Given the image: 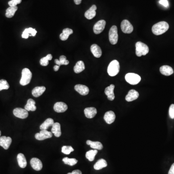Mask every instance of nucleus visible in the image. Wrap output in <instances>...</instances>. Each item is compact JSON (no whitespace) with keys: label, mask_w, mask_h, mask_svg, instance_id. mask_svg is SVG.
I'll return each instance as SVG.
<instances>
[{"label":"nucleus","mask_w":174,"mask_h":174,"mask_svg":"<svg viewBox=\"0 0 174 174\" xmlns=\"http://www.w3.org/2000/svg\"><path fill=\"white\" fill-rule=\"evenodd\" d=\"M169 24L165 21H161L155 24L152 28V33L155 35H161L169 29Z\"/></svg>","instance_id":"1"},{"label":"nucleus","mask_w":174,"mask_h":174,"mask_svg":"<svg viewBox=\"0 0 174 174\" xmlns=\"http://www.w3.org/2000/svg\"><path fill=\"white\" fill-rule=\"evenodd\" d=\"M120 65L117 60H113L109 64L107 68L108 74L111 77H114L120 71Z\"/></svg>","instance_id":"2"},{"label":"nucleus","mask_w":174,"mask_h":174,"mask_svg":"<svg viewBox=\"0 0 174 174\" xmlns=\"http://www.w3.org/2000/svg\"><path fill=\"white\" fill-rule=\"evenodd\" d=\"M135 52L138 57H141L147 55L149 52V48L147 45L141 42H137L135 44Z\"/></svg>","instance_id":"3"},{"label":"nucleus","mask_w":174,"mask_h":174,"mask_svg":"<svg viewBox=\"0 0 174 174\" xmlns=\"http://www.w3.org/2000/svg\"><path fill=\"white\" fill-rule=\"evenodd\" d=\"M22 77L20 80V84L22 86H25L29 84L32 77V73L28 68H25L22 71Z\"/></svg>","instance_id":"4"},{"label":"nucleus","mask_w":174,"mask_h":174,"mask_svg":"<svg viewBox=\"0 0 174 174\" xmlns=\"http://www.w3.org/2000/svg\"><path fill=\"white\" fill-rule=\"evenodd\" d=\"M141 77L135 73H128L125 75V80L130 84L137 85L141 81Z\"/></svg>","instance_id":"5"},{"label":"nucleus","mask_w":174,"mask_h":174,"mask_svg":"<svg viewBox=\"0 0 174 174\" xmlns=\"http://www.w3.org/2000/svg\"><path fill=\"white\" fill-rule=\"evenodd\" d=\"M118 38L117 27L114 25L111 27L110 29L109 30V41L112 45L116 44L118 42Z\"/></svg>","instance_id":"6"},{"label":"nucleus","mask_w":174,"mask_h":174,"mask_svg":"<svg viewBox=\"0 0 174 174\" xmlns=\"http://www.w3.org/2000/svg\"><path fill=\"white\" fill-rule=\"evenodd\" d=\"M121 29L125 34H131L134 30L133 25L128 20H124L121 23Z\"/></svg>","instance_id":"7"},{"label":"nucleus","mask_w":174,"mask_h":174,"mask_svg":"<svg viewBox=\"0 0 174 174\" xmlns=\"http://www.w3.org/2000/svg\"><path fill=\"white\" fill-rule=\"evenodd\" d=\"M13 114L15 117L21 119H25L28 117L29 113L25 109L21 108H16L13 110Z\"/></svg>","instance_id":"8"},{"label":"nucleus","mask_w":174,"mask_h":174,"mask_svg":"<svg viewBox=\"0 0 174 174\" xmlns=\"http://www.w3.org/2000/svg\"><path fill=\"white\" fill-rule=\"evenodd\" d=\"M52 133L47 130H41L40 133L35 134V138L38 140H44L45 139L52 137Z\"/></svg>","instance_id":"9"},{"label":"nucleus","mask_w":174,"mask_h":174,"mask_svg":"<svg viewBox=\"0 0 174 174\" xmlns=\"http://www.w3.org/2000/svg\"><path fill=\"white\" fill-rule=\"evenodd\" d=\"M106 22L104 20H100L95 24L94 27V31L96 34L101 33L105 28Z\"/></svg>","instance_id":"10"},{"label":"nucleus","mask_w":174,"mask_h":174,"mask_svg":"<svg viewBox=\"0 0 174 174\" xmlns=\"http://www.w3.org/2000/svg\"><path fill=\"white\" fill-rule=\"evenodd\" d=\"M54 110L57 113H63L68 109V106L65 103L62 102H58L55 103L54 105Z\"/></svg>","instance_id":"11"},{"label":"nucleus","mask_w":174,"mask_h":174,"mask_svg":"<svg viewBox=\"0 0 174 174\" xmlns=\"http://www.w3.org/2000/svg\"><path fill=\"white\" fill-rule=\"evenodd\" d=\"M12 138L5 136L0 137V145L4 149H8L12 143Z\"/></svg>","instance_id":"12"},{"label":"nucleus","mask_w":174,"mask_h":174,"mask_svg":"<svg viewBox=\"0 0 174 174\" xmlns=\"http://www.w3.org/2000/svg\"><path fill=\"white\" fill-rule=\"evenodd\" d=\"M30 164L34 170L40 171L43 168V164L40 160L37 158H33L30 161Z\"/></svg>","instance_id":"13"},{"label":"nucleus","mask_w":174,"mask_h":174,"mask_svg":"<svg viewBox=\"0 0 174 174\" xmlns=\"http://www.w3.org/2000/svg\"><path fill=\"white\" fill-rule=\"evenodd\" d=\"M75 90L82 95H86L89 93V88L84 85L77 84L75 86Z\"/></svg>","instance_id":"14"},{"label":"nucleus","mask_w":174,"mask_h":174,"mask_svg":"<svg viewBox=\"0 0 174 174\" xmlns=\"http://www.w3.org/2000/svg\"><path fill=\"white\" fill-rule=\"evenodd\" d=\"M104 120L105 122L108 124H112L116 118V115L115 114L114 112L112 111H109L105 113L104 115Z\"/></svg>","instance_id":"15"},{"label":"nucleus","mask_w":174,"mask_h":174,"mask_svg":"<svg viewBox=\"0 0 174 174\" xmlns=\"http://www.w3.org/2000/svg\"><path fill=\"white\" fill-rule=\"evenodd\" d=\"M114 85L111 84L109 87L106 88L105 91V95L107 96V98L110 101H113L115 99V94L114 93Z\"/></svg>","instance_id":"16"},{"label":"nucleus","mask_w":174,"mask_h":174,"mask_svg":"<svg viewBox=\"0 0 174 174\" xmlns=\"http://www.w3.org/2000/svg\"><path fill=\"white\" fill-rule=\"evenodd\" d=\"M139 97V93L135 90H130L126 95L125 100L127 102L133 101L137 100Z\"/></svg>","instance_id":"17"},{"label":"nucleus","mask_w":174,"mask_h":174,"mask_svg":"<svg viewBox=\"0 0 174 174\" xmlns=\"http://www.w3.org/2000/svg\"><path fill=\"white\" fill-rule=\"evenodd\" d=\"M96 9H97V7L96 5H92L91 7L85 13V17L88 20H91L96 16Z\"/></svg>","instance_id":"18"},{"label":"nucleus","mask_w":174,"mask_h":174,"mask_svg":"<svg viewBox=\"0 0 174 174\" xmlns=\"http://www.w3.org/2000/svg\"><path fill=\"white\" fill-rule=\"evenodd\" d=\"M97 113V109L94 107L86 108L84 109V114L87 118H93L95 117Z\"/></svg>","instance_id":"19"},{"label":"nucleus","mask_w":174,"mask_h":174,"mask_svg":"<svg viewBox=\"0 0 174 174\" xmlns=\"http://www.w3.org/2000/svg\"><path fill=\"white\" fill-rule=\"evenodd\" d=\"M37 31L35 29L30 27L25 29L22 34V37L25 39H27L30 36L35 37L37 34Z\"/></svg>","instance_id":"20"},{"label":"nucleus","mask_w":174,"mask_h":174,"mask_svg":"<svg viewBox=\"0 0 174 174\" xmlns=\"http://www.w3.org/2000/svg\"><path fill=\"white\" fill-rule=\"evenodd\" d=\"M160 71L162 74L166 76H169L174 73L173 68L168 65H163L160 67Z\"/></svg>","instance_id":"21"},{"label":"nucleus","mask_w":174,"mask_h":174,"mask_svg":"<svg viewBox=\"0 0 174 174\" xmlns=\"http://www.w3.org/2000/svg\"><path fill=\"white\" fill-rule=\"evenodd\" d=\"M91 50L95 57L99 58L102 56V52L101 49L99 46H98L97 45L93 44L91 45Z\"/></svg>","instance_id":"22"},{"label":"nucleus","mask_w":174,"mask_h":174,"mask_svg":"<svg viewBox=\"0 0 174 174\" xmlns=\"http://www.w3.org/2000/svg\"><path fill=\"white\" fill-rule=\"evenodd\" d=\"M17 161L20 167L24 168L27 164L26 158L23 154H19L17 156Z\"/></svg>","instance_id":"23"},{"label":"nucleus","mask_w":174,"mask_h":174,"mask_svg":"<svg viewBox=\"0 0 174 174\" xmlns=\"http://www.w3.org/2000/svg\"><path fill=\"white\" fill-rule=\"evenodd\" d=\"M51 133L54 134L55 136L57 137H58L61 135V124L58 122H55L53 125L52 129H51Z\"/></svg>","instance_id":"24"},{"label":"nucleus","mask_w":174,"mask_h":174,"mask_svg":"<svg viewBox=\"0 0 174 174\" xmlns=\"http://www.w3.org/2000/svg\"><path fill=\"white\" fill-rule=\"evenodd\" d=\"M46 90V87L44 86L35 87L32 90V94L35 97H38L43 94Z\"/></svg>","instance_id":"25"},{"label":"nucleus","mask_w":174,"mask_h":174,"mask_svg":"<svg viewBox=\"0 0 174 174\" xmlns=\"http://www.w3.org/2000/svg\"><path fill=\"white\" fill-rule=\"evenodd\" d=\"M73 31L70 28H65L62 31V33L60 35L61 40L66 41L67 40L70 35L73 34Z\"/></svg>","instance_id":"26"},{"label":"nucleus","mask_w":174,"mask_h":174,"mask_svg":"<svg viewBox=\"0 0 174 174\" xmlns=\"http://www.w3.org/2000/svg\"><path fill=\"white\" fill-rule=\"evenodd\" d=\"M86 143L88 145H90L91 148L94 149L101 150L103 148V145L99 141H92L88 140L86 142Z\"/></svg>","instance_id":"27"},{"label":"nucleus","mask_w":174,"mask_h":174,"mask_svg":"<svg viewBox=\"0 0 174 174\" xmlns=\"http://www.w3.org/2000/svg\"><path fill=\"white\" fill-rule=\"evenodd\" d=\"M54 124V120L51 118H47L40 126L41 130H47L49 127L53 126Z\"/></svg>","instance_id":"28"},{"label":"nucleus","mask_w":174,"mask_h":174,"mask_svg":"<svg viewBox=\"0 0 174 174\" xmlns=\"http://www.w3.org/2000/svg\"><path fill=\"white\" fill-rule=\"evenodd\" d=\"M107 165V163L105 160L101 159L98 160L94 165V168L96 170H101L103 168L106 167Z\"/></svg>","instance_id":"29"},{"label":"nucleus","mask_w":174,"mask_h":174,"mask_svg":"<svg viewBox=\"0 0 174 174\" xmlns=\"http://www.w3.org/2000/svg\"><path fill=\"white\" fill-rule=\"evenodd\" d=\"M35 102L33 99H29L28 100L27 103L25 105V109L28 111H34L37 109V107L35 106Z\"/></svg>","instance_id":"30"},{"label":"nucleus","mask_w":174,"mask_h":174,"mask_svg":"<svg viewBox=\"0 0 174 174\" xmlns=\"http://www.w3.org/2000/svg\"><path fill=\"white\" fill-rule=\"evenodd\" d=\"M85 69L84 63L82 61H77L74 67V70L76 74H78L84 70Z\"/></svg>","instance_id":"31"},{"label":"nucleus","mask_w":174,"mask_h":174,"mask_svg":"<svg viewBox=\"0 0 174 174\" xmlns=\"http://www.w3.org/2000/svg\"><path fill=\"white\" fill-rule=\"evenodd\" d=\"M18 8L17 6L9 7L6 10L5 16L8 18H11L14 16L15 14L18 10Z\"/></svg>","instance_id":"32"},{"label":"nucleus","mask_w":174,"mask_h":174,"mask_svg":"<svg viewBox=\"0 0 174 174\" xmlns=\"http://www.w3.org/2000/svg\"><path fill=\"white\" fill-rule=\"evenodd\" d=\"M98 151L97 149L90 150L86 152V157L90 162H92L94 160L96 155L97 154Z\"/></svg>","instance_id":"33"},{"label":"nucleus","mask_w":174,"mask_h":174,"mask_svg":"<svg viewBox=\"0 0 174 174\" xmlns=\"http://www.w3.org/2000/svg\"><path fill=\"white\" fill-rule=\"evenodd\" d=\"M55 62L56 64V65L61 66V65H68L69 64V61L67 60V57L64 55L60 56V59H55Z\"/></svg>","instance_id":"34"},{"label":"nucleus","mask_w":174,"mask_h":174,"mask_svg":"<svg viewBox=\"0 0 174 174\" xmlns=\"http://www.w3.org/2000/svg\"><path fill=\"white\" fill-rule=\"evenodd\" d=\"M52 55L49 54L46 57L41 58L40 61V64L42 66L46 67L47 65H48V64H49V61H48L52 60Z\"/></svg>","instance_id":"35"},{"label":"nucleus","mask_w":174,"mask_h":174,"mask_svg":"<svg viewBox=\"0 0 174 174\" xmlns=\"http://www.w3.org/2000/svg\"><path fill=\"white\" fill-rule=\"evenodd\" d=\"M62 161L64 164L70 166H73L77 164V160L75 158H69L68 157L64 158L62 159Z\"/></svg>","instance_id":"36"},{"label":"nucleus","mask_w":174,"mask_h":174,"mask_svg":"<svg viewBox=\"0 0 174 174\" xmlns=\"http://www.w3.org/2000/svg\"><path fill=\"white\" fill-rule=\"evenodd\" d=\"M74 151V149L70 145H64L61 148V152L65 154H70L71 152H73Z\"/></svg>","instance_id":"37"},{"label":"nucleus","mask_w":174,"mask_h":174,"mask_svg":"<svg viewBox=\"0 0 174 174\" xmlns=\"http://www.w3.org/2000/svg\"><path fill=\"white\" fill-rule=\"evenodd\" d=\"M9 85L7 80L4 79L0 80V91L3 90H8Z\"/></svg>","instance_id":"38"},{"label":"nucleus","mask_w":174,"mask_h":174,"mask_svg":"<svg viewBox=\"0 0 174 174\" xmlns=\"http://www.w3.org/2000/svg\"><path fill=\"white\" fill-rule=\"evenodd\" d=\"M22 0H11L8 2V4L10 7H15L17 4H20Z\"/></svg>","instance_id":"39"},{"label":"nucleus","mask_w":174,"mask_h":174,"mask_svg":"<svg viewBox=\"0 0 174 174\" xmlns=\"http://www.w3.org/2000/svg\"><path fill=\"white\" fill-rule=\"evenodd\" d=\"M169 116L170 118L172 119H174V104H172L171 105H170V107H169Z\"/></svg>","instance_id":"40"},{"label":"nucleus","mask_w":174,"mask_h":174,"mask_svg":"<svg viewBox=\"0 0 174 174\" xmlns=\"http://www.w3.org/2000/svg\"><path fill=\"white\" fill-rule=\"evenodd\" d=\"M159 3L165 7H169V3L167 0H160Z\"/></svg>","instance_id":"41"},{"label":"nucleus","mask_w":174,"mask_h":174,"mask_svg":"<svg viewBox=\"0 0 174 174\" xmlns=\"http://www.w3.org/2000/svg\"><path fill=\"white\" fill-rule=\"evenodd\" d=\"M67 174H82V172L80 170H74L72 173H68Z\"/></svg>","instance_id":"42"},{"label":"nucleus","mask_w":174,"mask_h":174,"mask_svg":"<svg viewBox=\"0 0 174 174\" xmlns=\"http://www.w3.org/2000/svg\"><path fill=\"white\" fill-rule=\"evenodd\" d=\"M168 174H174V163L171 166L170 170L168 172Z\"/></svg>","instance_id":"43"},{"label":"nucleus","mask_w":174,"mask_h":174,"mask_svg":"<svg viewBox=\"0 0 174 174\" xmlns=\"http://www.w3.org/2000/svg\"><path fill=\"white\" fill-rule=\"evenodd\" d=\"M60 66L59 65H55L54 67V70L55 71H58V69L60 68Z\"/></svg>","instance_id":"44"},{"label":"nucleus","mask_w":174,"mask_h":174,"mask_svg":"<svg viewBox=\"0 0 174 174\" xmlns=\"http://www.w3.org/2000/svg\"><path fill=\"white\" fill-rule=\"evenodd\" d=\"M81 1H82V0H74L75 3L77 5L80 4Z\"/></svg>","instance_id":"45"},{"label":"nucleus","mask_w":174,"mask_h":174,"mask_svg":"<svg viewBox=\"0 0 174 174\" xmlns=\"http://www.w3.org/2000/svg\"><path fill=\"white\" fill-rule=\"evenodd\" d=\"M1 132L0 131V137H1Z\"/></svg>","instance_id":"46"}]
</instances>
